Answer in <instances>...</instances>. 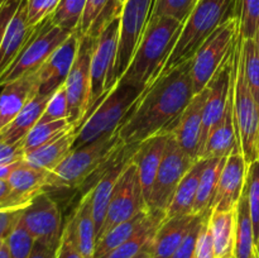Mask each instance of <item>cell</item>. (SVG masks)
I'll return each mask as SVG.
<instances>
[{
    "label": "cell",
    "mask_w": 259,
    "mask_h": 258,
    "mask_svg": "<svg viewBox=\"0 0 259 258\" xmlns=\"http://www.w3.org/2000/svg\"><path fill=\"white\" fill-rule=\"evenodd\" d=\"M191 61L142 91L119 126L124 144H139L158 133H171L194 98Z\"/></svg>",
    "instance_id": "1"
},
{
    "label": "cell",
    "mask_w": 259,
    "mask_h": 258,
    "mask_svg": "<svg viewBox=\"0 0 259 258\" xmlns=\"http://www.w3.org/2000/svg\"><path fill=\"white\" fill-rule=\"evenodd\" d=\"M184 24L175 18H151L128 68L118 82L129 83L142 91L149 88L171 55Z\"/></svg>",
    "instance_id": "2"
},
{
    "label": "cell",
    "mask_w": 259,
    "mask_h": 258,
    "mask_svg": "<svg viewBox=\"0 0 259 258\" xmlns=\"http://www.w3.org/2000/svg\"><path fill=\"white\" fill-rule=\"evenodd\" d=\"M234 15H238V0H199L185 22L181 34L157 80L191 61L202 43Z\"/></svg>",
    "instance_id": "3"
},
{
    "label": "cell",
    "mask_w": 259,
    "mask_h": 258,
    "mask_svg": "<svg viewBox=\"0 0 259 258\" xmlns=\"http://www.w3.org/2000/svg\"><path fill=\"white\" fill-rule=\"evenodd\" d=\"M141 94L142 90L136 86L116 83L113 90L109 91L99 105L83 119L77 129L72 149L99 141L119 129Z\"/></svg>",
    "instance_id": "4"
},
{
    "label": "cell",
    "mask_w": 259,
    "mask_h": 258,
    "mask_svg": "<svg viewBox=\"0 0 259 258\" xmlns=\"http://www.w3.org/2000/svg\"><path fill=\"white\" fill-rule=\"evenodd\" d=\"M121 146L119 129L99 141L72 149L50 175V187L72 189L88 181Z\"/></svg>",
    "instance_id": "5"
},
{
    "label": "cell",
    "mask_w": 259,
    "mask_h": 258,
    "mask_svg": "<svg viewBox=\"0 0 259 258\" xmlns=\"http://www.w3.org/2000/svg\"><path fill=\"white\" fill-rule=\"evenodd\" d=\"M234 118L240 151L249 166L259 159V105L248 86L242 65V37L235 47Z\"/></svg>",
    "instance_id": "6"
},
{
    "label": "cell",
    "mask_w": 259,
    "mask_h": 258,
    "mask_svg": "<svg viewBox=\"0 0 259 258\" xmlns=\"http://www.w3.org/2000/svg\"><path fill=\"white\" fill-rule=\"evenodd\" d=\"M239 39V17L225 20L204 43L191 60V80L195 94L210 83L211 78L232 56Z\"/></svg>",
    "instance_id": "7"
},
{
    "label": "cell",
    "mask_w": 259,
    "mask_h": 258,
    "mask_svg": "<svg viewBox=\"0 0 259 258\" xmlns=\"http://www.w3.org/2000/svg\"><path fill=\"white\" fill-rule=\"evenodd\" d=\"M72 33L56 27L51 17L35 27L32 37L10 67L0 76V88L35 73Z\"/></svg>",
    "instance_id": "8"
},
{
    "label": "cell",
    "mask_w": 259,
    "mask_h": 258,
    "mask_svg": "<svg viewBox=\"0 0 259 258\" xmlns=\"http://www.w3.org/2000/svg\"><path fill=\"white\" fill-rule=\"evenodd\" d=\"M119 34L120 15H115L109 18L95 35L90 68L91 101L88 115L116 85L114 82V66L118 52Z\"/></svg>",
    "instance_id": "9"
},
{
    "label": "cell",
    "mask_w": 259,
    "mask_h": 258,
    "mask_svg": "<svg viewBox=\"0 0 259 258\" xmlns=\"http://www.w3.org/2000/svg\"><path fill=\"white\" fill-rule=\"evenodd\" d=\"M95 37L81 35L73 65L65 82L68 101V119L77 131L90 110L91 101V56Z\"/></svg>",
    "instance_id": "10"
},
{
    "label": "cell",
    "mask_w": 259,
    "mask_h": 258,
    "mask_svg": "<svg viewBox=\"0 0 259 258\" xmlns=\"http://www.w3.org/2000/svg\"><path fill=\"white\" fill-rule=\"evenodd\" d=\"M197 159H194L180 147L169 134L161 166L154 180L153 189L148 200V209L167 211L175 196L177 186Z\"/></svg>",
    "instance_id": "11"
},
{
    "label": "cell",
    "mask_w": 259,
    "mask_h": 258,
    "mask_svg": "<svg viewBox=\"0 0 259 258\" xmlns=\"http://www.w3.org/2000/svg\"><path fill=\"white\" fill-rule=\"evenodd\" d=\"M154 0H125L120 10V34L114 66V82L118 83L128 68L139 40L151 19Z\"/></svg>",
    "instance_id": "12"
},
{
    "label": "cell",
    "mask_w": 259,
    "mask_h": 258,
    "mask_svg": "<svg viewBox=\"0 0 259 258\" xmlns=\"http://www.w3.org/2000/svg\"><path fill=\"white\" fill-rule=\"evenodd\" d=\"M146 210H148V205L143 196L138 169L131 161L116 184L106 211L105 222L96 237V242L100 239L101 235L113 229L114 227L132 219Z\"/></svg>",
    "instance_id": "13"
},
{
    "label": "cell",
    "mask_w": 259,
    "mask_h": 258,
    "mask_svg": "<svg viewBox=\"0 0 259 258\" xmlns=\"http://www.w3.org/2000/svg\"><path fill=\"white\" fill-rule=\"evenodd\" d=\"M20 222L35 242L58 249L65 227H62V215L57 204L47 192L38 195L32 204L23 210Z\"/></svg>",
    "instance_id": "14"
},
{
    "label": "cell",
    "mask_w": 259,
    "mask_h": 258,
    "mask_svg": "<svg viewBox=\"0 0 259 258\" xmlns=\"http://www.w3.org/2000/svg\"><path fill=\"white\" fill-rule=\"evenodd\" d=\"M234 67L235 48L233 51L232 56L223 63L222 67L217 71L214 77L211 78L210 83L207 85L209 86V95H207L206 103H205L204 106V114H202L201 147H200V153H201L202 147H204L210 132L222 120L225 111H227L230 93H232L233 81H234Z\"/></svg>",
    "instance_id": "15"
},
{
    "label": "cell",
    "mask_w": 259,
    "mask_h": 258,
    "mask_svg": "<svg viewBox=\"0 0 259 258\" xmlns=\"http://www.w3.org/2000/svg\"><path fill=\"white\" fill-rule=\"evenodd\" d=\"M80 35L77 32L72 33L37 71L39 95L52 96L61 86L65 85L66 78L70 73L76 55H77Z\"/></svg>",
    "instance_id": "16"
},
{
    "label": "cell",
    "mask_w": 259,
    "mask_h": 258,
    "mask_svg": "<svg viewBox=\"0 0 259 258\" xmlns=\"http://www.w3.org/2000/svg\"><path fill=\"white\" fill-rule=\"evenodd\" d=\"M248 164L242 151H237L227 158L218 185L211 210L230 211L235 210L247 182Z\"/></svg>",
    "instance_id": "17"
},
{
    "label": "cell",
    "mask_w": 259,
    "mask_h": 258,
    "mask_svg": "<svg viewBox=\"0 0 259 258\" xmlns=\"http://www.w3.org/2000/svg\"><path fill=\"white\" fill-rule=\"evenodd\" d=\"M207 95H209V86H206L201 93L195 94L177 120L176 125L171 131V134L180 147L194 159H199L200 156L202 114H204Z\"/></svg>",
    "instance_id": "18"
},
{
    "label": "cell",
    "mask_w": 259,
    "mask_h": 258,
    "mask_svg": "<svg viewBox=\"0 0 259 258\" xmlns=\"http://www.w3.org/2000/svg\"><path fill=\"white\" fill-rule=\"evenodd\" d=\"M235 68V67H234ZM240 151L239 139L237 134L234 118V81L227 111L222 120L212 128L205 142L199 159L228 158L234 152Z\"/></svg>",
    "instance_id": "19"
},
{
    "label": "cell",
    "mask_w": 259,
    "mask_h": 258,
    "mask_svg": "<svg viewBox=\"0 0 259 258\" xmlns=\"http://www.w3.org/2000/svg\"><path fill=\"white\" fill-rule=\"evenodd\" d=\"M169 134L171 133H158L149 137L148 139L139 143L138 148L132 157V162L136 164L138 169L139 180L143 189V196L147 205H148L149 196L153 189L157 172H158L164 151H166Z\"/></svg>",
    "instance_id": "20"
},
{
    "label": "cell",
    "mask_w": 259,
    "mask_h": 258,
    "mask_svg": "<svg viewBox=\"0 0 259 258\" xmlns=\"http://www.w3.org/2000/svg\"><path fill=\"white\" fill-rule=\"evenodd\" d=\"M34 29L35 27H30L28 24L27 0H22L10 22L8 23L0 42V76L19 56L29 38L32 37Z\"/></svg>",
    "instance_id": "21"
},
{
    "label": "cell",
    "mask_w": 259,
    "mask_h": 258,
    "mask_svg": "<svg viewBox=\"0 0 259 258\" xmlns=\"http://www.w3.org/2000/svg\"><path fill=\"white\" fill-rule=\"evenodd\" d=\"M196 218V214L166 218L151 242L153 258H171L190 232Z\"/></svg>",
    "instance_id": "22"
},
{
    "label": "cell",
    "mask_w": 259,
    "mask_h": 258,
    "mask_svg": "<svg viewBox=\"0 0 259 258\" xmlns=\"http://www.w3.org/2000/svg\"><path fill=\"white\" fill-rule=\"evenodd\" d=\"M37 72L3 86L0 93V131L10 123L37 93Z\"/></svg>",
    "instance_id": "23"
},
{
    "label": "cell",
    "mask_w": 259,
    "mask_h": 258,
    "mask_svg": "<svg viewBox=\"0 0 259 258\" xmlns=\"http://www.w3.org/2000/svg\"><path fill=\"white\" fill-rule=\"evenodd\" d=\"M67 224L82 258H94L96 245V228L90 190L85 192L75 214L68 220Z\"/></svg>",
    "instance_id": "24"
},
{
    "label": "cell",
    "mask_w": 259,
    "mask_h": 258,
    "mask_svg": "<svg viewBox=\"0 0 259 258\" xmlns=\"http://www.w3.org/2000/svg\"><path fill=\"white\" fill-rule=\"evenodd\" d=\"M76 134H77L76 128H71L70 131L61 134L48 143L33 151L25 152L23 161L34 168L52 172L72 151Z\"/></svg>",
    "instance_id": "25"
},
{
    "label": "cell",
    "mask_w": 259,
    "mask_h": 258,
    "mask_svg": "<svg viewBox=\"0 0 259 258\" xmlns=\"http://www.w3.org/2000/svg\"><path fill=\"white\" fill-rule=\"evenodd\" d=\"M50 175L51 172L34 168L22 161L9 176L8 184L15 196L30 205L38 195L50 187Z\"/></svg>",
    "instance_id": "26"
},
{
    "label": "cell",
    "mask_w": 259,
    "mask_h": 258,
    "mask_svg": "<svg viewBox=\"0 0 259 258\" xmlns=\"http://www.w3.org/2000/svg\"><path fill=\"white\" fill-rule=\"evenodd\" d=\"M51 96L35 94L8 125L0 131V141L17 143L25 138L30 129L39 121Z\"/></svg>",
    "instance_id": "27"
},
{
    "label": "cell",
    "mask_w": 259,
    "mask_h": 258,
    "mask_svg": "<svg viewBox=\"0 0 259 258\" xmlns=\"http://www.w3.org/2000/svg\"><path fill=\"white\" fill-rule=\"evenodd\" d=\"M206 163L207 159H197L194 166L185 175L184 179L181 180V182L177 186L171 205L167 209L166 218L192 214L197 189H199V182Z\"/></svg>",
    "instance_id": "28"
},
{
    "label": "cell",
    "mask_w": 259,
    "mask_h": 258,
    "mask_svg": "<svg viewBox=\"0 0 259 258\" xmlns=\"http://www.w3.org/2000/svg\"><path fill=\"white\" fill-rule=\"evenodd\" d=\"M210 228L215 245L217 258H234L237 239V209L230 211L211 210Z\"/></svg>",
    "instance_id": "29"
},
{
    "label": "cell",
    "mask_w": 259,
    "mask_h": 258,
    "mask_svg": "<svg viewBox=\"0 0 259 258\" xmlns=\"http://www.w3.org/2000/svg\"><path fill=\"white\" fill-rule=\"evenodd\" d=\"M227 158H211L207 159V163L202 171L201 179L199 182L196 200H195L192 214L202 215L211 211L212 202L217 195L218 185Z\"/></svg>",
    "instance_id": "30"
},
{
    "label": "cell",
    "mask_w": 259,
    "mask_h": 258,
    "mask_svg": "<svg viewBox=\"0 0 259 258\" xmlns=\"http://www.w3.org/2000/svg\"><path fill=\"white\" fill-rule=\"evenodd\" d=\"M255 253L254 230L248 204L247 190H243L237 206V239L234 258H253Z\"/></svg>",
    "instance_id": "31"
},
{
    "label": "cell",
    "mask_w": 259,
    "mask_h": 258,
    "mask_svg": "<svg viewBox=\"0 0 259 258\" xmlns=\"http://www.w3.org/2000/svg\"><path fill=\"white\" fill-rule=\"evenodd\" d=\"M148 210L139 212V214L136 215L134 218L121 223V224L116 225L113 229H110L109 232H106L105 234L101 235L100 239L96 242L94 258H106L113 250H115L119 245H121L124 242H126V240L138 230V228L141 227V224L143 223V220L146 219L147 214H148Z\"/></svg>",
    "instance_id": "32"
},
{
    "label": "cell",
    "mask_w": 259,
    "mask_h": 258,
    "mask_svg": "<svg viewBox=\"0 0 259 258\" xmlns=\"http://www.w3.org/2000/svg\"><path fill=\"white\" fill-rule=\"evenodd\" d=\"M71 128H75V126L67 119H60V120H42V119H39V121L30 129L29 133L23 139L24 152L33 151V149L48 143L61 134L68 132Z\"/></svg>",
    "instance_id": "33"
},
{
    "label": "cell",
    "mask_w": 259,
    "mask_h": 258,
    "mask_svg": "<svg viewBox=\"0 0 259 258\" xmlns=\"http://www.w3.org/2000/svg\"><path fill=\"white\" fill-rule=\"evenodd\" d=\"M86 0H61L51 20L56 27L67 30L70 33L77 32L78 25L85 12Z\"/></svg>",
    "instance_id": "34"
},
{
    "label": "cell",
    "mask_w": 259,
    "mask_h": 258,
    "mask_svg": "<svg viewBox=\"0 0 259 258\" xmlns=\"http://www.w3.org/2000/svg\"><path fill=\"white\" fill-rule=\"evenodd\" d=\"M242 65L248 86L259 105V51L254 39H242Z\"/></svg>",
    "instance_id": "35"
},
{
    "label": "cell",
    "mask_w": 259,
    "mask_h": 258,
    "mask_svg": "<svg viewBox=\"0 0 259 258\" xmlns=\"http://www.w3.org/2000/svg\"><path fill=\"white\" fill-rule=\"evenodd\" d=\"M238 17L242 39H254L259 28V0H238Z\"/></svg>",
    "instance_id": "36"
},
{
    "label": "cell",
    "mask_w": 259,
    "mask_h": 258,
    "mask_svg": "<svg viewBox=\"0 0 259 258\" xmlns=\"http://www.w3.org/2000/svg\"><path fill=\"white\" fill-rule=\"evenodd\" d=\"M245 190H247L248 204H249L250 217H252L253 230H254V242L259 243V159L252 162L248 166L247 182H245Z\"/></svg>",
    "instance_id": "37"
},
{
    "label": "cell",
    "mask_w": 259,
    "mask_h": 258,
    "mask_svg": "<svg viewBox=\"0 0 259 258\" xmlns=\"http://www.w3.org/2000/svg\"><path fill=\"white\" fill-rule=\"evenodd\" d=\"M199 0H154L151 18L169 17L185 23Z\"/></svg>",
    "instance_id": "38"
},
{
    "label": "cell",
    "mask_w": 259,
    "mask_h": 258,
    "mask_svg": "<svg viewBox=\"0 0 259 258\" xmlns=\"http://www.w3.org/2000/svg\"><path fill=\"white\" fill-rule=\"evenodd\" d=\"M34 238L29 234L22 222L18 223L15 229L7 239L10 258H29L34 247Z\"/></svg>",
    "instance_id": "39"
},
{
    "label": "cell",
    "mask_w": 259,
    "mask_h": 258,
    "mask_svg": "<svg viewBox=\"0 0 259 258\" xmlns=\"http://www.w3.org/2000/svg\"><path fill=\"white\" fill-rule=\"evenodd\" d=\"M111 0H86L85 12H83L82 19L78 25V35H86L99 19L103 17L104 13L108 10Z\"/></svg>",
    "instance_id": "40"
},
{
    "label": "cell",
    "mask_w": 259,
    "mask_h": 258,
    "mask_svg": "<svg viewBox=\"0 0 259 258\" xmlns=\"http://www.w3.org/2000/svg\"><path fill=\"white\" fill-rule=\"evenodd\" d=\"M42 120H60L68 119V101L65 85L61 86L57 91L53 93L48 100L46 110L42 115Z\"/></svg>",
    "instance_id": "41"
},
{
    "label": "cell",
    "mask_w": 259,
    "mask_h": 258,
    "mask_svg": "<svg viewBox=\"0 0 259 258\" xmlns=\"http://www.w3.org/2000/svg\"><path fill=\"white\" fill-rule=\"evenodd\" d=\"M210 212H207V214L197 215L192 228L190 229V232L187 233L185 239L182 240L181 244L179 245V248H177L176 252L172 254L171 258H195V255H196L197 237H199V233H200V229H201L202 223H204V220L206 219V217L210 214Z\"/></svg>",
    "instance_id": "42"
},
{
    "label": "cell",
    "mask_w": 259,
    "mask_h": 258,
    "mask_svg": "<svg viewBox=\"0 0 259 258\" xmlns=\"http://www.w3.org/2000/svg\"><path fill=\"white\" fill-rule=\"evenodd\" d=\"M60 2L61 0H27L28 24L37 27L53 14Z\"/></svg>",
    "instance_id": "43"
},
{
    "label": "cell",
    "mask_w": 259,
    "mask_h": 258,
    "mask_svg": "<svg viewBox=\"0 0 259 258\" xmlns=\"http://www.w3.org/2000/svg\"><path fill=\"white\" fill-rule=\"evenodd\" d=\"M210 214L204 220V223L201 225V229H200L199 237H197L196 255H195V258H217L215 257L214 238H212L211 228H210L209 223Z\"/></svg>",
    "instance_id": "44"
},
{
    "label": "cell",
    "mask_w": 259,
    "mask_h": 258,
    "mask_svg": "<svg viewBox=\"0 0 259 258\" xmlns=\"http://www.w3.org/2000/svg\"><path fill=\"white\" fill-rule=\"evenodd\" d=\"M28 206L29 204L13 194L8 181L0 180V211H20Z\"/></svg>",
    "instance_id": "45"
},
{
    "label": "cell",
    "mask_w": 259,
    "mask_h": 258,
    "mask_svg": "<svg viewBox=\"0 0 259 258\" xmlns=\"http://www.w3.org/2000/svg\"><path fill=\"white\" fill-rule=\"evenodd\" d=\"M24 153L23 141L17 142V143H7V142L0 141V164L23 161Z\"/></svg>",
    "instance_id": "46"
},
{
    "label": "cell",
    "mask_w": 259,
    "mask_h": 258,
    "mask_svg": "<svg viewBox=\"0 0 259 258\" xmlns=\"http://www.w3.org/2000/svg\"><path fill=\"white\" fill-rule=\"evenodd\" d=\"M56 258H82L77 247H76L68 224H66L65 229H63V234L61 238L60 245H58Z\"/></svg>",
    "instance_id": "47"
},
{
    "label": "cell",
    "mask_w": 259,
    "mask_h": 258,
    "mask_svg": "<svg viewBox=\"0 0 259 258\" xmlns=\"http://www.w3.org/2000/svg\"><path fill=\"white\" fill-rule=\"evenodd\" d=\"M20 211H0V239L7 240L22 218Z\"/></svg>",
    "instance_id": "48"
},
{
    "label": "cell",
    "mask_w": 259,
    "mask_h": 258,
    "mask_svg": "<svg viewBox=\"0 0 259 258\" xmlns=\"http://www.w3.org/2000/svg\"><path fill=\"white\" fill-rule=\"evenodd\" d=\"M56 254H57L56 248L50 247L45 243L35 242L29 258H56Z\"/></svg>",
    "instance_id": "49"
},
{
    "label": "cell",
    "mask_w": 259,
    "mask_h": 258,
    "mask_svg": "<svg viewBox=\"0 0 259 258\" xmlns=\"http://www.w3.org/2000/svg\"><path fill=\"white\" fill-rule=\"evenodd\" d=\"M19 162H14V163H8V164H0V180H4V181H8L9 176L12 175V172L17 168Z\"/></svg>",
    "instance_id": "50"
},
{
    "label": "cell",
    "mask_w": 259,
    "mask_h": 258,
    "mask_svg": "<svg viewBox=\"0 0 259 258\" xmlns=\"http://www.w3.org/2000/svg\"><path fill=\"white\" fill-rule=\"evenodd\" d=\"M124 2H125V0H111L110 5H109V8H108V10H110L113 14L120 15L121 5H123Z\"/></svg>",
    "instance_id": "51"
},
{
    "label": "cell",
    "mask_w": 259,
    "mask_h": 258,
    "mask_svg": "<svg viewBox=\"0 0 259 258\" xmlns=\"http://www.w3.org/2000/svg\"><path fill=\"white\" fill-rule=\"evenodd\" d=\"M133 258H153V255H152V250H151V243H149L146 248H143L138 254L134 255Z\"/></svg>",
    "instance_id": "52"
},
{
    "label": "cell",
    "mask_w": 259,
    "mask_h": 258,
    "mask_svg": "<svg viewBox=\"0 0 259 258\" xmlns=\"http://www.w3.org/2000/svg\"><path fill=\"white\" fill-rule=\"evenodd\" d=\"M0 258H10V254H9V248H8L7 242H5V244L3 245L2 250H0Z\"/></svg>",
    "instance_id": "53"
},
{
    "label": "cell",
    "mask_w": 259,
    "mask_h": 258,
    "mask_svg": "<svg viewBox=\"0 0 259 258\" xmlns=\"http://www.w3.org/2000/svg\"><path fill=\"white\" fill-rule=\"evenodd\" d=\"M254 40H255V45H257V48H258V51H259V28H258V32H257V34H255V38H254Z\"/></svg>",
    "instance_id": "54"
},
{
    "label": "cell",
    "mask_w": 259,
    "mask_h": 258,
    "mask_svg": "<svg viewBox=\"0 0 259 258\" xmlns=\"http://www.w3.org/2000/svg\"><path fill=\"white\" fill-rule=\"evenodd\" d=\"M255 253H257V257L259 258V243L258 244H255Z\"/></svg>",
    "instance_id": "55"
},
{
    "label": "cell",
    "mask_w": 259,
    "mask_h": 258,
    "mask_svg": "<svg viewBox=\"0 0 259 258\" xmlns=\"http://www.w3.org/2000/svg\"><path fill=\"white\" fill-rule=\"evenodd\" d=\"M5 242H7V240H2V239H0V250H2L3 245H4V244H5Z\"/></svg>",
    "instance_id": "56"
},
{
    "label": "cell",
    "mask_w": 259,
    "mask_h": 258,
    "mask_svg": "<svg viewBox=\"0 0 259 258\" xmlns=\"http://www.w3.org/2000/svg\"><path fill=\"white\" fill-rule=\"evenodd\" d=\"M253 258H258L257 257V253H254V257H253Z\"/></svg>",
    "instance_id": "57"
},
{
    "label": "cell",
    "mask_w": 259,
    "mask_h": 258,
    "mask_svg": "<svg viewBox=\"0 0 259 258\" xmlns=\"http://www.w3.org/2000/svg\"><path fill=\"white\" fill-rule=\"evenodd\" d=\"M3 2H4V0H0V5H2V4H3Z\"/></svg>",
    "instance_id": "58"
}]
</instances>
